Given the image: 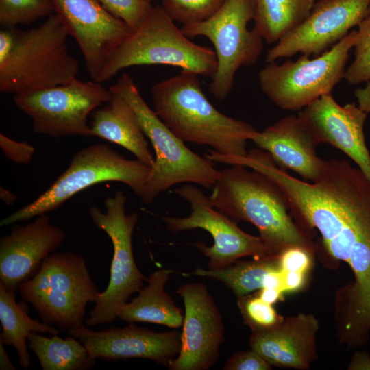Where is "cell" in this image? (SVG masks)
I'll use <instances>...</instances> for the list:
<instances>
[{
    "label": "cell",
    "mask_w": 370,
    "mask_h": 370,
    "mask_svg": "<svg viewBox=\"0 0 370 370\" xmlns=\"http://www.w3.org/2000/svg\"><path fill=\"white\" fill-rule=\"evenodd\" d=\"M153 110L182 140L208 145L231 156L247 153V143L258 130L219 112L204 94L198 75L182 71L151 88Z\"/></svg>",
    "instance_id": "1"
},
{
    "label": "cell",
    "mask_w": 370,
    "mask_h": 370,
    "mask_svg": "<svg viewBox=\"0 0 370 370\" xmlns=\"http://www.w3.org/2000/svg\"><path fill=\"white\" fill-rule=\"evenodd\" d=\"M69 29L56 14L29 29L0 31V91L21 92L67 84L79 66L66 45Z\"/></svg>",
    "instance_id": "2"
},
{
    "label": "cell",
    "mask_w": 370,
    "mask_h": 370,
    "mask_svg": "<svg viewBox=\"0 0 370 370\" xmlns=\"http://www.w3.org/2000/svg\"><path fill=\"white\" fill-rule=\"evenodd\" d=\"M245 166L220 171L209 196L211 204L236 223L247 221L277 255L293 246L312 251V243L289 213L286 198L269 177Z\"/></svg>",
    "instance_id": "3"
},
{
    "label": "cell",
    "mask_w": 370,
    "mask_h": 370,
    "mask_svg": "<svg viewBox=\"0 0 370 370\" xmlns=\"http://www.w3.org/2000/svg\"><path fill=\"white\" fill-rule=\"evenodd\" d=\"M109 89L122 96L134 110L143 131L155 152L145 194L141 200L150 204L160 193L181 183L213 187L220 175L212 161L188 149L144 100L132 78L121 75Z\"/></svg>",
    "instance_id": "4"
},
{
    "label": "cell",
    "mask_w": 370,
    "mask_h": 370,
    "mask_svg": "<svg viewBox=\"0 0 370 370\" xmlns=\"http://www.w3.org/2000/svg\"><path fill=\"white\" fill-rule=\"evenodd\" d=\"M153 64L170 65L212 77L217 60L213 49L190 40L162 6H152L145 21L118 49L95 81H108L127 67Z\"/></svg>",
    "instance_id": "5"
},
{
    "label": "cell",
    "mask_w": 370,
    "mask_h": 370,
    "mask_svg": "<svg viewBox=\"0 0 370 370\" xmlns=\"http://www.w3.org/2000/svg\"><path fill=\"white\" fill-rule=\"evenodd\" d=\"M17 289L43 323L67 330L83 325L88 304L100 294L84 257L71 251L49 255Z\"/></svg>",
    "instance_id": "6"
},
{
    "label": "cell",
    "mask_w": 370,
    "mask_h": 370,
    "mask_svg": "<svg viewBox=\"0 0 370 370\" xmlns=\"http://www.w3.org/2000/svg\"><path fill=\"white\" fill-rule=\"evenodd\" d=\"M151 167L128 160L106 144L88 146L73 156L69 167L35 200L1 221L6 226L28 221L59 208L84 189L104 182L126 184L140 199Z\"/></svg>",
    "instance_id": "7"
},
{
    "label": "cell",
    "mask_w": 370,
    "mask_h": 370,
    "mask_svg": "<svg viewBox=\"0 0 370 370\" xmlns=\"http://www.w3.org/2000/svg\"><path fill=\"white\" fill-rule=\"evenodd\" d=\"M357 30H352L330 49L310 59L301 54L295 61L267 63L258 73L262 92L278 108L300 110L321 96L331 94L344 78Z\"/></svg>",
    "instance_id": "8"
},
{
    "label": "cell",
    "mask_w": 370,
    "mask_h": 370,
    "mask_svg": "<svg viewBox=\"0 0 370 370\" xmlns=\"http://www.w3.org/2000/svg\"><path fill=\"white\" fill-rule=\"evenodd\" d=\"M254 17V0H225L208 19L181 28L187 37L205 36L214 46L217 67L209 89L216 99L227 97L237 71L254 64L262 51L263 38L254 27L247 28Z\"/></svg>",
    "instance_id": "9"
},
{
    "label": "cell",
    "mask_w": 370,
    "mask_h": 370,
    "mask_svg": "<svg viewBox=\"0 0 370 370\" xmlns=\"http://www.w3.org/2000/svg\"><path fill=\"white\" fill-rule=\"evenodd\" d=\"M127 198L121 190L104 201L105 212L92 206L89 215L95 225L105 232L112 244L110 275L106 290L89 312L85 323L95 327L114 321L130 297L138 292L147 280L138 268L132 250V234L138 221L136 212L126 214Z\"/></svg>",
    "instance_id": "10"
},
{
    "label": "cell",
    "mask_w": 370,
    "mask_h": 370,
    "mask_svg": "<svg viewBox=\"0 0 370 370\" xmlns=\"http://www.w3.org/2000/svg\"><path fill=\"white\" fill-rule=\"evenodd\" d=\"M112 97L95 81L70 82L14 95L17 107L30 116L34 130L51 137L92 136L88 115Z\"/></svg>",
    "instance_id": "11"
},
{
    "label": "cell",
    "mask_w": 370,
    "mask_h": 370,
    "mask_svg": "<svg viewBox=\"0 0 370 370\" xmlns=\"http://www.w3.org/2000/svg\"><path fill=\"white\" fill-rule=\"evenodd\" d=\"M175 193L189 204L190 214L183 218L162 217V219L172 232L200 228L211 234L214 241L212 246H206L201 242L195 244L209 258V269L226 267L245 256H251L256 260L278 256L260 236L245 232L228 216L216 210L209 196L199 188L185 184L176 188Z\"/></svg>",
    "instance_id": "12"
},
{
    "label": "cell",
    "mask_w": 370,
    "mask_h": 370,
    "mask_svg": "<svg viewBox=\"0 0 370 370\" xmlns=\"http://www.w3.org/2000/svg\"><path fill=\"white\" fill-rule=\"evenodd\" d=\"M369 0H319L308 16L269 50L266 62L297 53L319 56L368 15Z\"/></svg>",
    "instance_id": "13"
},
{
    "label": "cell",
    "mask_w": 370,
    "mask_h": 370,
    "mask_svg": "<svg viewBox=\"0 0 370 370\" xmlns=\"http://www.w3.org/2000/svg\"><path fill=\"white\" fill-rule=\"evenodd\" d=\"M176 293L185 312L179 354L167 366L171 370H208L220 356L224 326L220 311L202 282L185 283Z\"/></svg>",
    "instance_id": "14"
},
{
    "label": "cell",
    "mask_w": 370,
    "mask_h": 370,
    "mask_svg": "<svg viewBox=\"0 0 370 370\" xmlns=\"http://www.w3.org/2000/svg\"><path fill=\"white\" fill-rule=\"evenodd\" d=\"M56 14L77 42L95 81L118 49L132 34L122 20L97 0H53Z\"/></svg>",
    "instance_id": "15"
},
{
    "label": "cell",
    "mask_w": 370,
    "mask_h": 370,
    "mask_svg": "<svg viewBox=\"0 0 370 370\" xmlns=\"http://www.w3.org/2000/svg\"><path fill=\"white\" fill-rule=\"evenodd\" d=\"M79 339L91 356L105 360L145 358L168 366L179 354L181 332H157L130 323L96 331L84 325L67 330Z\"/></svg>",
    "instance_id": "16"
},
{
    "label": "cell",
    "mask_w": 370,
    "mask_h": 370,
    "mask_svg": "<svg viewBox=\"0 0 370 370\" xmlns=\"http://www.w3.org/2000/svg\"><path fill=\"white\" fill-rule=\"evenodd\" d=\"M367 115L354 103L339 105L331 94L321 96L298 114L318 145L327 143L341 150L370 181V153L363 130Z\"/></svg>",
    "instance_id": "17"
},
{
    "label": "cell",
    "mask_w": 370,
    "mask_h": 370,
    "mask_svg": "<svg viewBox=\"0 0 370 370\" xmlns=\"http://www.w3.org/2000/svg\"><path fill=\"white\" fill-rule=\"evenodd\" d=\"M64 240V230L53 224L47 214L25 225L15 223L11 232L0 239V283L16 291Z\"/></svg>",
    "instance_id": "18"
},
{
    "label": "cell",
    "mask_w": 370,
    "mask_h": 370,
    "mask_svg": "<svg viewBox=\"0 0 370 370\" xmlns=\"http://www.w3.org/2000/svg\"><path fill=\"white\" fill-rule=\"evenodd\" d=\"M319 326L314 315L299 313L270 328L253 330L249 345L271 365L306 369L317 357Z\"/></svg>",
    "instance_id": "19"
},
{
    "label": "cell",
    "mask_w": 370,
    "mask_h": 370,
    "mask_svg": "<svg viewBox=\"0 0 370 370\" xmlns=\"http://www.w3.org/2000/svg\"><path fill=\"white\" fill-rule=\"evenodd\" d=\"M251 140L269 153L278 166L295 172L303 180L313 182L321 175L325 160L317 156L318 145L298 116L283 117L258 131Z\"/></svg>",
    "instance_id": "20"
},
{
    "label": "cell",
    "mask_w": 370,
    "mask_h": 370,
    "mask_svg": "<svg viewBox=\"0 0 370 370\" xmlns=\"http://www.w3.org/2000/svg\"><path fill=\"white\" fill-rule=\"evenodd\" d=\"M111 92L112 97L107 104L92 113V136L121 146L137 160L152 167L155 157L149 149L134 110L122 96Z\"/></svg>",
    "instance_id": "21"
},
{
    "label": "cell",
    "mask_w": 370,
    "mask_h": 370,
    "mask_svg": "<svg viewBox=\"0 0 370 370\" xmlns=\"http://www.w3.org/2000/svg\"><path fill=\"white\" fill-rule=\"evenodd\" d=\"M173 272L172 269H162L151 273L147 278V285L123 306L117 319L129 323L146 322L171 328L182 326V310L164 289Z\"/></svg>",
    "instance_id": "22"
},
{
    "label": "cell",
    "mask_w": 370,
    "mask_h": 370,
    "mask_svg": "<svg viewBox=\"0 0 370 370\" xmlns=\"http://www.w3.org/2000/svg\"><path fill=\"white\" fill-rule=\"evenodd\" d=\"M25 303H17L15 291L8 289L0 283V321L2 332L0 342L15 348L20 366L29 369L31 357L27 341L32 332L58 334V328L32 319Z\"/></svg>",
    "instance_id": "23"
},
{
    "label": "cell",
    "mask_w": 370,
    "mask_h": 370,
    "mask_svg": "<svg viewBox=\"0 0 370 370\" xmlns=\"http://www.w3.org/2000/svg\"><path fill=\"white\" fill-rule=\"evenodd\" d=\"M254 28L269 44L276 43L310 14L315 0H254Z\"/></svg>",
    "instance_id": "24"
},
{
    "label": "cell",
    "mask_w": 370,
    "mask_h": 370,
    "mask_svg": "<svg viewBox=\"0 0 370 370\" xmlns=\"http://www.w3.org/2000/svg\"><path fill=\"white\" fill-rule=\"evenodd\" d=\"M40 334L32 332L27 345L43 370H88L95 366L96 359L77 338H62L58 334L47 337Z\"/></svg>",
    "instance_id": "25"
},
{
    "label": "cell",
    "mask_w": 370,
    "mask_h": 370,
    "mask_svg": "<svg viewBox=\"0 0 370 370\" xmlns=\"http://www.w3.org/2000/svg\"><path fill=\"white\" fill-rule=\"evenodd\" d=\"M280 269L278 256L251 261H235L219 269H196L193 274L217 280L238 297L247 295L263 288L266 275Z\"/></svg>",
    "instance_id": "26"
},
{
    "label": "cell",
    "mask_w": 370,
    "mask_h": 370,
    "mask_svg": "<svg viewBox=\"0 0 370 370\" xmlns=\"http://www.w3.org/2000/svg\"><path fill=\"white\" fill-rule=\"evenodd\" d=\"M53 0H0V23L5 28L29 24L51 15Z\"/></svg>",
    "instance_id": "27"
},
{
    "label": "cell",
    "mask_w": 370,
    "mask_h": 370,
    "mask_svg": "<svg viewBox=\"0 0 370 370\" xmlns=\"http://www.w3.org/2000/svg\"><path fill=\"white\" fill-rule=\"evenodd\" d=\"M174 21L183 25L205 21L217 12L225 0H160Z\"/></svg>",
    "instance_id": "28"
},
{
    "label": "cell",
    "mask_w": 370,
    "mask_h": 370,
    "mask_svg": "<svg viewBox=\"0 0 370 370\" xmlns=\"http://www.w3.org/2000/svg\"><path fill=\"white\" fill-rule=\"evenodd\" d=\"M358 27L354 60L344 75V79L351 85L370 82V14Z\"/></svg>",
    "instance_id": "29"
},
{
    "label": "cell",
    "mask_w": 370,
    "mask_h": 370,
    "mask_svg": "<svg viewBox=\"0 0 370 370\" xmlns=\"http://www.w3.org/2000/svg\"><path fill=\"white\" fill-rule=\"evenodd\" d=\"M237 304L245 323L252 331L270 328L284 319L277 313L273 305L258 296L247 295L238 297Z\"/></svg>",
    "instance_id": "30"
},
{
    "label": "cell",
    "mask_w": 370,
    "mask_h": 370,
    "mask_svg": "<svg viewBox=\"0 0 370 370\" xmlns=\"http://www.w3.org/2000/svg\"><path fill=\"white\" fill-rule=\"evenodd\" d=\"M134 32L147 18L152 6L146 0H97Z\"/></svg>",
    "instance_id": "31"
},
{
    "label": "cell",
    "mask_w": 370,
    "mask_h": 370,
    "mask_svg": "<svg viewBox=\"0 0 370 370\" xmlns=\"http://www.w3.org/2000/svg\"><path fill=\"white\" fill-rule=\"evenodd\" d=\"M312 251L301 247L293 246L284 249L278 256L282 271L307 273L312 265Z\"/></svg>",
    "instance_id": "32"
},
{
    "label": "cell",
    "mask_w": 370,
    "mask_h": 370,
    "mask_svg": "<svg viewBox=\"0 0 370 370\" xmlns=\"http://www.w3.org/2000/svg\"><path fill=\"white\" fill-rule=\"evenodd\" d=\"M271 365L254 350L240 351L230 357L224 370H270Z\"/></svg>",
    "instance_id": "33"
},
{
    "label": "cell",
    "mask_w": 370,
    "mask_h": 370,
    "mask_svg": "<svg viewBox=\"0 0 370 370\" xmlns=\"http://www.w3.org/2000/svg\"><path fill=\"white\" fill-rule=\"evenodd\" d=\"M0 147L5 157L16 163L29 164L35 153V148L26 141H16L0 134Z\"/></svg>",
    "instance_id": "34"
},
{
    "label": "cell",
    "mask_w": 370,
    "mask_h": 370,
    "mask_svg": "<svg viewBox=\"0 0 370 370\" xmlns=\"http://www.w3.org/2000/svg\"><path fill=\"white\" fill-rule=\"evenodd\" d=\"M306 274L297 271H282V291L286 293L300 290L305 284Z\"/></svg>",
    "instance_id": "35"
},
{
    "label": "cell",
    "mask_w": 370,
    "mask_h": 370,
    "mask_svg": "<svg viewBox=\"0 0 370 370\" xmlns=\"http://www.w3.org/2000/svg\"><path fill=\"white\" fill-rule=\"evenodd\" d=\"M350 370H370V356L364 352H356L348 366Z\"/></svg>",
    "instance_id": "36"
},
{
    "label": "cell",
    "mask_w": 370,
    "mask_h": 370,
    "mask_svg": "<svg viewBox=\"0 0 370 370\" xmlns=\"http://www.w3.org/2000/svg\"><path fill=\"white\" fill-rule=\"evenodd\" d=\"M364 88H356L354 92L358 106L367 113L370 112V82Z\"/></svg>",
    "instance_id": "37"
},
{
    "label": "cell",
    "mask_w": 370,
    "mask_h": 370,
    "mask_svg": "<svg viewBox=\"0 0 370 370\" xmlns=\"http://www.w3.org/2000/svg\"><path fill=\"white\" fill-rule=\"evenodd\" d=\"M259 297L264 301L271 305L283 300L284 293L277 288H262L258 293Z\"/></svg>",
    "instance_id": "38"
},
{
    "label": "cell",
    "mask_w": 370,
    "mask_h": 370,
    "mask_svg": "<svg viewBox=\"0 0 370 370\" xmlns=\"http://www.w3.org/2000/svg\"><path fill=\"white\" fill-rule=\"evenodd\" d=\"M0 369L14 370L15 367L12 364L4 348V345L0 342Z\"/></svg>",
    "instance_id": "39"
},
{
    "label": "cell",
    "mask_w": 370,
    "mask_h": 370,
    "mask_svg": "<svg viewBox=\"0 0 370 370\" xmlns=\"http://www.w3.org/2000/svg\"><path fill=\"white\" fill-rule=\"evenodd\" d=\"M0 198L7 205L13 204L17 199L16 195L2 186L0 187Z\"/></svg>",
    "instance_id": "40"
},
{
    "label": "cell",
    "mask_w": 370,
    "mask_h": 370,
    "mask_svg": "<svg viewBox=\"0 0 370 370\" xmlns=\"http://www.w3.org/2000/svg\"><path fill=\"white\" fill-rule=\"evenodd\" d=\"M370 14V0H369V11H368V15Z\"/></svg>",
    "instance_id": "41"
},
{
    "label": "cell",
    "mask_w": 370,
    "mask_h": 370,
    "mask_svg": "<svg viewBox=\"0 0 370 370\" xmlns=\"http://www.w3.org/2000/svg\"><path fill=\"white\" fill-rule=\"evenodd\" d=\"M147 2L151 3L152 0H146Z\"/></svg>",
    "instance_id": "42"
}]
</instances>
